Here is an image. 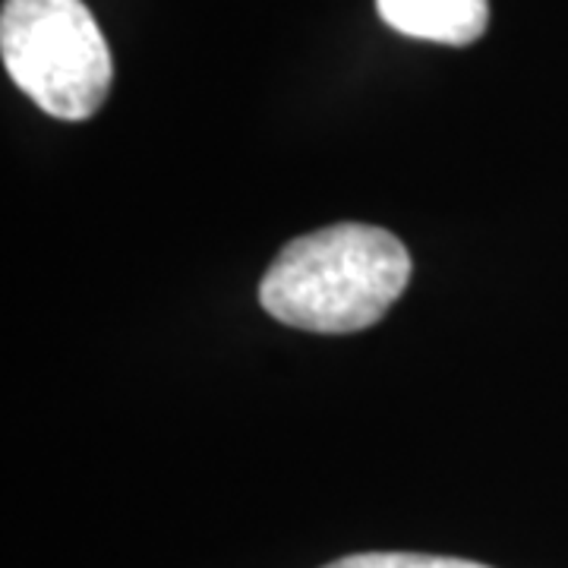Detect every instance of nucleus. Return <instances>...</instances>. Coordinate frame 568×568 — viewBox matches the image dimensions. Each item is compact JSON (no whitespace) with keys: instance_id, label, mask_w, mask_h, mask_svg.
<instances>
[{"instance_id":"f257e3e1","label":"nucleus","mask_w":568,"mask_h":568,"mask_svg":"<svg viewBox=\"0 0 568 568\" xmlns=\"http://www.w3.org/2000/svg\"><path fill=\"white\" fill-rule=\"evenodd\" d=\"M410 278L405 244L376 224H328L284 246L260 284V304L278 323L347 335L376 325Z\"/></svg>"},{"instance_id":"20e7f679","label":"nucleus","mask_w":568,"mask_h":568,"mask_svg":"<svg viewBox=\"0 0 568 568\" xmlns=\"http://www.w3.org/2000/svg\"><path fill=\"white\" fill-rule=\"evenodd\" d=\"M325 568H489L452 556H424V552H357Z\"/></svg>"},{"instance_id":"f03ea898","label":"nucleus","mask_w":568,"mask_h":568,"mask_svg":"<svg viewBox=\"0 0 568 568\" xmlns=\"http://www.w3.org/2000/svg\"><path fill=\"white\" fill-rule=\"evenodd\" d=\"M0 54L10 80L58 121L92 118L114 82L108 41L82 0H3Z\"/></svg>"},{"instance_id":"7ed1b4c3","label":"nucleus","mask_w":568,"mask_h":568,"mask_svg":"<svg viewBox=\"0 0 568 568\" xmlns=\"http://www.w3.org/2000/svg\"><path fill=\"white\" fill-rule=\"evenodd\" d=\"M386 26L410 39L470 44L489 26V0H376Z\"/></svg>"}]
</instances>
